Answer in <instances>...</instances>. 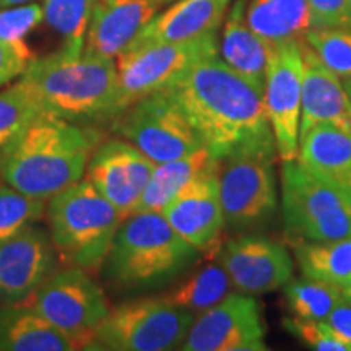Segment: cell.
<instances>
[{
  "mask_svg": "<svg viewBox=\"0 0 351 351\" xmlns=\"http://www.w3.org/2000/svg\"><path fill=\"white\" fill-rule=\"evenodd\" d=\"M275 153L243 152L219 161V202L228 230L245 231L262 226L275 213Z\"/></svg>",
  "mask_w": 351,
  "mask_h": 351,
  "instance_id": "8fae6325",
  "label": "cell"
},
{
  "mask_svg": "<svg viewBox=\"0 0 351 351\" xmlns=\"http://www.w3.org/2000/svg\"><path fill=\"white\" fill-rule=\"evenodd\" d=\"M326 324L343 343L350 346L351 351V295L345 291L343 298L328 314Z\"/></svg>",
  "mask_w": 351,
  "mask_h": 351,
  "instance_id": "8d00e7d4",
  "label": "cell"
},
{
  "mask_svg": "<svg viewBox=\"0 0 351 351\" xmlns=\"http://www.w3.org/2000/svg\"><path fill=\"white\" fill-rule=\"evenodd\" d=\"M298 161L324 181L351 192V132L324 122L300 138Z\"/></svg>",
  "mask_w": 351,
  "mask_h": 351,
  "instance_id": "44dd1931",
  "label": "cell"
},
{
  "mask_svg": "<svg viewBox=\"0 0 351 351\" xmlns=\"http://www.w3.org/2000/svg\"><path fill=\"white\" fill-rule=\"evenodd\" d=\"M245 21L267 47L301 41L314 28L307 0H249Z\"/></svg>",
  "mask_w": 351,
  "mask_h": 351,
  "instance_id": "cb8c5ba5",
  "label": "cell"
},
{
  "mask_svg": "<svg viewBox=\"0 0 351 351\" xmlns=\"http://www.w3.org/2000/svg\"><path fill=\"white\" fill-rule=\"evenodd\" d=\"M168 2L169 0H95L83 52L116 60Z\"/></svg>",
  "mask_w": 351,
  "mask_h": 351,
  "instance_id": "ac0fdd59",
  "label": "cell"
},
{
  "mask_svg": "<svg viewBox=\"0 0 351 351\" xmlns=\"http://www.w3.org/2000/svg\"><path fill=\"white\" fill-rule=\"evenodd\" d=\"M47 218L56 252L70 265L96 270L106 261L124 215L80 179L51 197Z\"/></svg>",
  "mask_w": 351,
  "mask_h": 351,
  "instance_id": "5b68a950",
  "label": "cell"
},
{
  "mask_svg": "<svg viewBox=\"0 0 351 351\" xmlns=\"http://www.w3.org/2000/svg\"><path fill=\"white\" fill-rule=\"evenodd\" d=\"M23 302L64 332L77 348H85L111 311L103 288L85 269L73 265L54 271Z\"/></svg>",
  "mask_w": 351,
  "mask_h": 351,
  "instance_id": "30bf717a",
  "label": "cell"
},
{
  "mask_svg": "<svg viewBox=\"0 0 351 351\" xmlns=\"http://www.w3.org/2000/svg\"><path fill=\"white\" fill-rule=\"evenodd\" d=\"M285 228L301 241L351 238V192L324 181L300 161L282 168Z\"/></svg>",
  "mask_w": 351,
  "mask_h": 351,
  "instance_id": "8992f818",
  "label": "cell"
},
{
  "mask_svg": "<svg viewBox=\"0 0 351 351\" xmlns=\"http://www.w3.org/2000/svg\"><path fill=\"white\" fill-rule=\"evenodd\" d=\"M56 271L49 232L28 226L0 243V302L21 304Z\"/></svg>",
  "mask_w": 351,
  "mask_h": 351,
  "instance_id": "2e32d148",
  "label": "cell"
},
{
  "mask_svg": "<svg viewBox=\"0 0 351 351\" xmlns=\"http://www.w3.org/2000/svg\"><path fill=\"white\" fill-rule=\"evenodd\" d=\"M194 319V313L173 306L163 296L138 298L109 311L85 350H174L181 346Z\"/></svg>",
  "mask_w": 351,
  "mask_h": 351,
  "instance_id": "52a82bcc",
  "label": "cell"
},
{
  "mask_svg": "<svg viewBox=\"0 0 351 351\" xmlns=\"http://www.w3.org/2000/svg\"><path fill=\"white\" fill-rule=\"evenodd\" d=\"M77 345L28 306L0 307V351H72Z\"/></svg>",
  "mask_w": 351,
  "mask_h": 351,
  "instance_id": "603a6c76",
  "label": "cell"
},
{
  "mask_svg": "<svg viewBox=\"0 0 351 351\" xmlns=\"http://www.w3.org/2000/svg\"><path fill=\"white\" fill-rule=\"evenodd\" d=\"M330 122L351 132V114L343 82L328 70L313 47L302 43V95L300 138L314 125Z\"/></svg>",
  "mask_w": 351,
  "mask_h": 351,
  "instance_id": "d6986e66",
  "label": "cell"
},
{
  "mask_svg": "<svg viewBox=\"0 0 351 351\" xmlns=\"http://www.w3.org/2000/svg\"><path fill=\"white\" fill-rule=\"evenodd\" d=\"M301 95L302 41L269 47L263 103L282 163L300 158Z\"/></svg>",
  "mask_w": 351,
  "mask_h": 351,
  "instance_id": "7c38bea8",
  "label": "cell"
},
{
  "mask_svg": "<svg viewBox=\"0 0 351 351\" xmlns=\"http://www.w3.org/2000/svg\"><path fill=\"white\" fill-rule=\"evenodd\" d=\"M265 333L258 302L251 295H228L194 319L179 348L184 351L269 350L265 346Z\"/></svg>",
  "mask_w": 351,
  "mask_h": 351,
  "instance_id": "4fadbf2b",
  "label": "cell"
},
{
  "mask_svg": "<svg viewBox=\"0 0 351 351\" xmlns=\"http://www.w3.org/2000/svg\"><path fill=\"white\" fill-rule=\"evenodd\" d=\"M218 168L199 176L163 208V217L195 251H207L225 226L219 202Z\"/></svg>",
  "mask_w": 351,
  "mask_h": 351,
  "instance_id": "e0dca14e",
  "label": "cell"
},
{
  "mask_svg": "<svg viewBox=\"0 0 351 351\" xmlns=\"http://www.w3.org/2000/svg\"><path fill=\"white\" fill-rule=\"evenodd\" d=\"M343 86H345L346 99H348V108H350V114H351V77H350V78H345V80H343Z\"/></svg>",
  "mask_w": 351,
  "mask_h": 351,
  "instance_id": "f35d334b",
  "label": "cell"
},
{
  "mask_svg": "<svg viewBox=\"0 0 351 351\" xmlns=\"http://www.w3.org/2000/svg\"><path fill=\"white\" fill-rule=\"evenodd\" d=\"M99 135L43 112L0 152V178L25 195L49 200L86 173Z\"/></svg>",
  "mask_w": 351,
  "mask_h": 351,
  "instance_id": "7a4b0ae2",
  "label": "cell"
},
{
  "mask_svg": "<svg viewBox=\"0 0 351 351\" xmlns=\"http://www.w3.org/2000/svg\"><path fill=\"white\" fill-rule=\"evenodd\" d=\"M168 91L217 160L243 152H276L263 91L218 56L195 62Z\"/></svg>",
  "mask_w": 351,
  "mask_h": 351,
  "instance_id": "6da1fadb",
  "label": "cell"
},
{
  "mask_svg": "<svg viewBox=\"0 0 351 351\" xmlns=\"http://www.w3.org/2000/svg\"><path fill=\"white\" fill-rule=\"evenodd\" d=\"M348 295H351V293H348Z\"/></svg>",
  "mask_w": 351,
  "mask_h": 351,
  "instance_id": "60d3db41",
  "label": "cell"
},
{
  "mask_svg": "<svg viewBox=\"0 0 351 351\" xmlns=\"http://www.w3.org/2000/svg\"><path fill=\"white\" fill-rule=\"evenodd\" d=\"M195 251L160 212H135L122 219L104 276L121 289H145L168 282L195 258Z\"/></svg>",
  "mask_w": 351,
  "mask_h": 351,
  "instance_id": "277c9868",
  "label": "cell"
},
{
  "mask_svg": "<svg viewBox=\"0 0 351 351\" xmlns=\"http://www.w3.org/2000/svg\"><path fill=\"white\" fill-rule=\"evenodd\" d=\"M304 39L337 77H351V29L311 28Z\"/></svg>",
  "mask_w": 351,
  "mask_h": 351,
  "instance_id": "1f68e13d",
  "label": "cell"
},
{
  "mask_svg": "<svg viewBox=\"0 0 351 351\" xmlns=\"http://www.w3.org/2000/svg\"><path fill=\"white\" fill-rule=\"evenodd\" d=\"M44 21L62 38V52L83 54L95 0H41Z\"/></svg>",
  "mask_w": 351,
  "mask_h": 351,
  "instance_id": "83f0119b",
  "label": "cell"
},
{
  "mask_svg": "<svg viewBox=\"0 0 351 351\" xmlns=\"http://www.w3.org/2000/svg\"><path fill=\"white\" fill-rule=\"evenodd\" d=\"M36 59L28 44H12L0 39V86H5L23 75Z\"/></svg>",
  "mask_w": 351,
  "mask_h": 351,
  "instance_id": "e575fe53",
  "label": "cell"
},
{
  "mask_svg": "<svg viewBox=\"0 0 351 351\" xmlns=\"http://www.w3.org/2000/svg\"><path fill=\"white\" fill-rule=\"evenodd\" d=\"M219 166L208 148L202 147L178 160L158 163L153 169L150 181L140 197L135 212H163V208L174 199L189 182L199 176ZM134 212V213H135Z\"/></svg>",
  "mask_w": 351,
  "mask_h": 351,
  "instance_id": "d4e9b609",
  "label": "cell"
},
{
  "mask_svg": "<svg viewBox=\"0 0 351 351\" xmlns=\"http://www.w3.org/2000/svg\"><path fill=\"white\" fill-rule=\"evenodd\" d=\"M231 2L232 0H178L165 12L158 13L130 44L184 43L217 33Z\"/></svg>",
  "mask_w": 351,
  "mask_h": 351,
  "instance_id": "ffe728a7",
  "label": "cell"
},
{
  "mask_svg": "<svg viewBox=\"0 0 351 351\" xmlns=\"http://www.w3.org/2000/svg\"><path fill=\"white\" fill-rule=\"evenodd\" d=\"M285 300L293 317L306 320H326L333 307L345 295L340 285L306 278L289 280L283 287Z\"/></svg>",
  "mask_w": 351,
  "mask_h": 351,
  "instance_id": "f1b7e54d",
  "label": "cell"
},
{
  "mask_svg": "<svg viewBox=\"0 0 351 351\" xmlns=\"http://www.w3.org/2000/svg\"><path fill=\"white\" fill-rule=\"evenodd\" d=\"M245 2L234 0L223 26L219 54L221 60L252 86L263 91L269 47L245 21Z\"/></svg>",
  "mask_w": 351,
  "mask_h": 351,
  "instance_id": "7402d4cb",
  "label": "cell"
},
{
  "mask_svg": "<svg viewBox=\"0 0 351 351\" xmlns=\"http://www.w3.org/2000/svg\"><path fill=\"white\" fill-rule=\"evenodd\" d=\"M20 80L32 90L44 112L90 127L117 116V69L114 59L54 54L34 59Z\"/></svg>",
  "mask_w": 351,
  "mask_h": 351,
  "instance_id": "3957f363",
  "label": "cell"
},
{
  "mask_svg": "<svg viewBox=\"0 0 351 351\" xmlns=\"http://www.w3.org/2000/svg\"><path fill=\"white\" fill-rule=\"evenodd\" d=\"M232 285L221 263H207L189 275L182 283L163 295L173 306L194 311H207L230 295Z\"/></svg>",
  "mask_w": 351,
  "mask_h": 351,
  "instance_id": "4316f807",
  "label": "cell"
},
{
  "mask_svg": "<svg viewBox=\"0 0 351 351\" xmlns=\"http://www.w3.org/2000/svg\"><path fill=\"white\" fill-rule=\"evenodd\" d=\"M46 210V200L33 199L0 182V243L34 225Z\"/></svg>",
  "mask_w": 351,
  "mask_h": 351,
  "instance_id": "4dcf8cb0",
  "label": "cell"
},
{
  "mask_svg": "<svg viewBox=\"0 0 351 351\" xmlns=\"http://www.w3.org/2000/svg\"><path fill=\"white\" fill-rule=\"evenodd\" d=\"M43 112L36 96L20 78L0 91V152Z\"/></svg>",
  "mask_w": 351,
  "mask_h": 351,
  "instance_id": "f546056e",
  "label": "cell"
},
{
  "mask_svg": "<svg viewBox=\"0 0 351 351\" xmlns=\"http://www.w3.org/2000/svg\"><path fill=\"white\" fill-rule=\"evenodd\" d=\"M296 261L306 278L346 287L351 276V238L340 241H301Z\"/></svg>",
  "mask_w": 351,
  "mask_h": 351,
  "instance_id": "484cf974",
  "label": "cell"
},
{
  "mask_svg": "<svg viewBox=\"0 0 351 351\" xmlns=\"http://www.w3.org/2000/svg\"><path fill=\"white\" fill-rule=\"evenodd\" d=\"M314 28L351 29V0H307Z\"/></svg>",
  "mask_w": 351,
  "mask_h": 351,
  "instance_id": "d590c367",
  "label": "cell"
},
{
  "mask_svg": "<svg viewBox=\"0 0 351 351\" xmlns=\"http://www.w3.org/2000/svg\"><path fill=\"white\" fill-rule=\"evenodd\" d=\"M44 21L43 3H20L0 7V39L12 44H25L26 36Z\"/></svg>",
  "mask_w": 351,
  "mask_h": 351,
  "instance_id": "d6a6232c",
  "label": "cell"
},
{
  "mask_svg": "<svg viewBox=\"0 0 351 351\" xmlns=\"http://www.w3.org/2000/svg\"><path fill=\"white\" fill-rule=\"evenodd\" d=\"M32 2H41V0H0V7L20 5V3H32Z\"/></svg>",
  "mask_w": 351,
  "mask_h": 351,
  "instance_id": "74e56055",
  "label": "cell"
},
{
  "mask_svg": "<svg viewBox=\"0 0 351 351\" xmlns=\"http://www.w3.org/2000/svg\"><path fill=\"white\" fill-rule=\"evenodd\" d=\"M112 122L121 138L156 165L178 160L204 147L181 104L168 90L135 101Z\"/></svg>",
  "mask_w": 351,
  "mask_h": 351,
  "instance_id": "9c48e42d",
  "label": "cell"
},
{
  "mask_svg": "<svg viewBox=\"0 0 351 351\" xmlns=\"http://www.w3.org/2000/svg\"><path fill=\"white\" fill-rule=\"evenodd\" d=\"M155 165L127 140L114 138L91 153L86 179L125 218L137 208Z\"/></svg>",
  "mask_w": 351,
  "mask_h": 351,
  "instance_id": "9a60e30c",
  "label": "cell"
},
{
  "mask_svg": "<svg viewBox=\"0 0 351 351\" xmlns=\"http://www.w3.org/2000/svg\"><path fill=\"white\" fill-rule=\"evenodd\" d=\"M218 56L217 33L184 43L130 44L116 57L117 114L135 101L168 90L195 62Z\"/></svg>",
  "mask_w": 351,
  "mask_h": 351,
  "instance_id": "ba28073f",
  "label": "cell"
},
{
  "mask_svg": "<svg viewBox=\"0 0 351 351\" xmlns=\"http://www.w3.org/2000/svg\"><path fill=\"white\" fill-rule=\"evenodd\" d=\"M345 291H346V293H351V276H350L348 283H346V287H345Z\"/></svg>",
  "mask_w": 351,
  "mask_h": 351,
  "instance_id": "ab89813d",
  "label": "cell"
},
{
  "mask_svg": "<svg viewBox=\"0 0 351 351\" xmlns=\"http://www.w3.org/2000/svg\"><path fill=\"white\" fill-rule=\"evenodd\" d=\"M232 288L243 295H265L283 288L295 274L283 244L263 236H239L218 249Z\"/></svg>",
  "mask_w": 351,
  "mask_h": 351,
  "instance_id": "5bb4252c",
  "label": "cell"
},
{
  "mask_svg": "<svg viewBox=\"0 0 351 351\" xmlns=\"http://www.w3.org/2000/svg\"><path fill=\"white\" fill-rule=\"evenodd\" d=\"M283 327L289 333L298 337L309 348L317 351H350V346L343 343L330 330L326 320H306L298 317H285Z\"/></svg>",
  "mask_w": 351,
  "mask_h": 351,
  "instance_id": "836d02e7",
  "label": "cell"
}]
</instances>
